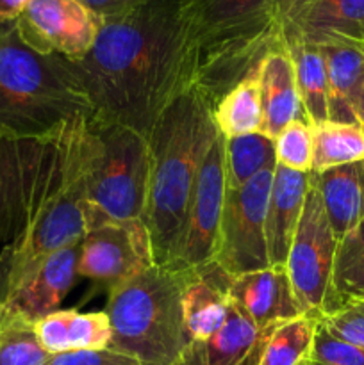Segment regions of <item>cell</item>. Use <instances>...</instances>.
I'll return each mask as SVG.
<instances>
[{
	"instance_id": "obj_15",
	"label": "cell",
	"mask_w": 364,
	"mask_h": 365,
	"mask_svg": "<svg viewBox=\"0 0 364 365\" xmlns=\"http://www.w3.org/2000/svg\"><path fill=\"white\" fill-rule=\"evenodd\" d=\"M282 31L316 46H364V0H310Z\"/></svg>"
},
{
	"instance_id": "obj_23",
	"label": "cell",
	"mask_w": 364,
	"mask_h": 365,
	"mask_svg": "<svg viewBox=\"0 0 364 365\" xmlns=\"http://www.w3.org/2000/svg\"><path fill=\"white\" fill-rule=\"evenodd\" d=\"M284 41L295 66L296 86L307 120L310 125L328 121L327 66L321 48L291 34H284Z\"/></svg>"
},
{
	"instance_id": "obj_6",
	"label": "cell",
	"mask_w": 364,
	"mask_h": 365,
	"mask_svg": "<svg viewBox=\"0 0 364 365\" xmlns=\"http://www.w3.org/2000/svg\"><path fill=\"white\" fill-rule=\"evenodd\" d=\"M188 273L152 266L109 289L103 312L111 323L109 349L141 365H175L191 342L182 312Z\"/></svg>"
},
{
	"instance_id": "obj_33",
	"label": "cell",
	"mask_w": 364,
	"mask_h": 365,
	"mask_svg": "<svg viewBox=\"0 0 364 365\" xmlns=\"http://www.w3.org/2000/svg\"><path fill=\"white\" fill-rule=\"evenodd\" d=\"M45 365H141L138 360L113 351V349H93V351H71L52 355Z\"/></svg>"
},
{
	"instance_id": "obj_14",
	"label": "cell",
	"mask_w": 364,
	"mask_h": 365,
	"mask_svg": "<svg viewBox=\"0 0 364 365\" xmlns=\"http://www.w3.org/2000/svg\"><path fill=\"white\" fill-rule=\"evenodd\" d=\"M79 250L81 242L46 257L41 266L7 299L6 305L0 307V314L20 317L34 324L59 310L77 277Z\"/></svg>"
},
{
	"instance_id": "obj_27",
	"label": "cell",
	"mask_w": 364,
	"mask_h": 365,
	"mask_svg": "<svg viewBox=\"0 0 364 365\" xmlns=\"http://www.w3.org/2000/svg\"><path fill=\"white\" fill-rule=\"evenodd\" d=\"M353 299L364 302V220L338 241L332 269L330 307L325 312Z\"/></svg>"
},
{
	"instance_id": "obj_31",
	"label": "cell",
	"mask_w": 364,
	"mask_h": 365,
	"mask_svg": "<svg viewBox=\"0 0 364 365\" xmlns=\"http://www.w3.org/2000/svg\"><path fill=\"white\" fill-rule=\"evenodd\" d=\"M321 324L330 331L334 337L364 349V302L341 303L335 309L328 310L323 316L318 317Z\"/></svg>"
},
{
	"instance_id": "obj_16",
	"label": "cell",
	"mask_w": 364,
	"mask_h": 365,
	"mask_svg": "<svg viewBox=\"0 0 364 365\" xmlns=\"http://www.w3.org/2000/svg\"><path fill=\"white\" fill-rule=\"evenodd\" d=\"M310 173L288 170L277 164L266 210V246L270 266L284 267L300 223L309 189Z\"/></svg>"
},
{
	"instance_id": "obj_7",
	"label": "cell",
	"mask_w": 364,
	"mask_h": 365,
	"mask_svg": "<svg viewBox=\"0 0 364 365\" xmlns=\"http://www.w3.org/2000/svg\"><path fill=\"white\" fill-rule=\"evenodd\" d=\"M91 153L86 173L88 230L145 216L148 200V138L111 121L91 118Z\"/></svg>"
},
{
	"instance_id": "obj_25",
	"label": "cell",
	"mask_w": 364,
	"mask_h": 365,
	"mask_svg": "<svg viewBox=\"0 0 364 365\" xmlns=\"http://www.w3.org/2000/svg\"><path fill=\"white\" fill-rule=\"evenodd\" d=\"M277 168L275 141L263 132L225 139V177L227 189H239L253 177Z\"/></svg>"
},
{
	"instance_id": "obj_17",
	"label": "cell",
	"mask_w": 364,
	"mask_h": 365,
	"mask_svg": "<svg viewBox=\"0 0 364 365\" xmlns=\"http://www.w3.org/2000/svg\"><path fill=\"white\" fill-rule=\"evenodd\" d=\"M263 103V134L275 138L293 121H307L296 86L295 66L284 45L271 50L257 71Z\"/></svg>"
},
{
	"instance_id": "obj_28",
	"label": "cell",
	"mask_w": 364,
	"mask_h": 365,
	"mask_svg": "<svg viewBox=\"0 0 364 365\" xmlns=\"http://www.w3.org/2000/svg\"><path fill=\"white\" fill-rule=\"evenodd\" d=\"M318 317L300 316L268 330L257 365H305L313 349Z\"/></svg>"
},
{
	"instance_id": "obj_34",
	"label": "cell",
	"mask_w": 364,
	"mask_h": 365,
	"mask_svg": "<svg viewBox=\"0 0 364 365\" xmlns=\"http://www.w3.org/2000/svg\"><path fill=\"white\" fill-rule=\"evenodd\" d=\"M79 2L84 4L96 16H100L102 20H107V18H114L127 13V11L139 6L145 0H79Z\"/></svg>"
},
{
	"instance_id": "obj_18",
	"label": "cell",
	"mask_w": 364,
	"mask_h": 365,
	"mask_svg": "<svg viewBox=\"0 0 364 365\" xmlns=\"http://www.w3.org/2000/svg\"><path fill=\"white\" fill-rule=\"evenodd\" d=\"M266 335L231 302L223 327L209 339L189 342L175 365H248L259 359Z\"/></svg>"
},
{
	"instance_id": "obj_8",
	"label": "cell",
	"mask_w": 364,
	"mask_h": 365,
	"mask_svg": "<svg viewBox=\"0 0 364 365\" xmlns=\"http://www.w3.org/2000/svg\"><path fill=\"white\" fill-rule=\"evenodd\" d=\"M335 250L338 237L325 212L320 192L309 177L302 217L284 266L293 292L307 316L320 317L330 307Z\"/></svg>"
},
{
	"instance_id": "obj_19",
	"label": "cell",
	"mask_w": 364,
	"mask_h": 365,
	"mask_svg": "<svg viewBox=\"0 0 364 365\" xmlns=\"http://www.w3.org/2000/svg\"><path fill=\"white\" fill-rule=\"evenodd\" d=\"M228 277L216 266L189 271L182 292V312L191 341H203L225 324L231 309Z\"/></svg>"
},
{
	"instance_id": "obj_4",
	"label": "cell",
	"mask_w": 364,
	"mask_h": 365,
	"mask_svg": "<svg viewBox=\"0 0 364 365\" xmlns=\"http://www.w3.org/2000/svg\"><path fill=\"white\" fill-rule=\"evenodd\" d=\"M93 118L68 59L29 48L14 21L0 25V138L36 139Z\"/></svg>"
},
{
	"instance_id": "obj_3",
	"label": "cell",
	"mask_w": 364,
	"mask_h": 365,
	"mask_svg": "<svg viewBox=\"0 0 364 365\" xmlns=\"http://www.w3.org/2000/svg\"><path fill=\"white\" fill-rule=\"evenodd\" d=\"M218 134L213 107L196 89L178 96L150 132L148 200L143 221L152 237L156 266H173L196 177Z\"/></svg>"
},
{
	"instance_id": "obj_5",
	"label": "cell",
	"mask_w": 364,
	"mask_h": 365,
	"mask_svg": "<svg viewBox=\"0 0 364 365\" xmlns=\"http://www.w3.org/2000/svg\"><path fill=\"white\" fill-rule=\"evenodd\" d=\"M202 32L195 88L211 107L259 71L264 57L284 45L270 0H191Z\"/></svg>"
},
{
	"instance_id": "obj_9",
	"label": "cell",
	"mask_w": 364,
	"mask_h": 365,
	"mask_svg": "<svg viewBox=\"0 0 364 365\" xmlns=\"http://www.w3.org/2000/svg\"><path fill=\"white\" fill-rule=\"evenodd\" d=\"M273 171H263L239 189H227L213 262L227 277H239L270 267L266 210Z\"/></svg>"
},
{
	"instance_id": "obj_24",
	"label": "cell",
	"mask_w": 364,
	"mask_h": 365,
	"mask_svg": "<svg viewBox=\"0 0 364 365\" xmlns=\"http://www.w3.org/2000/svg\"><path fill=\"white\" fill-rule=\"evenodd\" d=\"M213 116L225 139L263 132V103L257 73L232 88L216 103Z\"/></svg>"
},
{
	"instance_id": "obj_1",
	"label": "cell",
	"mask_w": 364,
	"mask_h": 365,
	"mask_svg": "<svg viewBox=\"0 0 364 365\" xmlns=\"http://www.w3.org/2000/svg\"><path fill=\"white\" fill-rule=\"evenodd\" d=\"M202 32L191 0H145L102 20L96 41L71 63L93 118L148 138L164 110L195 88Z\"/></svg>"
},
{
	"instance_id": "obj_35",
	"label": "cell",
	"mask_w": 364,
	"mask_h": 365,
	"mask_svg": "<svg viewBox=\"0 0 364 365\" xmlns=\"http://www.w3.org/2000/svg\"><path fill=\"white\" fill-rule=\"evenodd\" d=\"M310 0H270L275 20L280 25L291 21Z\"/></svg>"
},
{
	"instance_id": "obj_37",
	"label": "cell",
	"mask_w": 364,
	"mask_h": 365,
	"mask_svg": "<svg viewBox=\"0 0 364 365\" xmlns=\"http://www.w3.org/2000/svg\"><path fill=\"white\" fill-rule=\"evenodd\" d=\"M355 116H357V121L364 127V84L355 98Z\"/></svg>"
},
{
	"instance_id": "obj_29",
	"label": "cell",
	"mask_w": 364,
	"mask_h": 365,
	"mask_svg": "<svg viewBox=\"0 0 364 365\" xmlns=\"http://www.w3.org/2000/svg\"><path fill=\"white\" fill-rule=\"evenodd\" d=\"M50 356L36 337L34 324L0 314V365H45Z\"/></svg>"
},
{
	"instance_id": "obj_13",
	"label": "cell",
	"mask_w": 364,
	"mask_h": 365,
	"mask_svg": "<svg viewBox=\"0 0 364 365\" xmlns=\"http://www.w3.org/2000/svg\"><path fill=\"white\" fill-rule=\"evenodd\" d=\"M227 291L231 302L263 331L284 321L307 316L293 292L285 267L270 266L253 273L228 277Z\"/></svg>"
},
{
	"instance_id": "obj_20",
	"label": "cell",
	"mask_w": 364,
	"mask_h": 365,
	"mask_svg": "<svg viewBox=\"0 0 364 365\" xmlns=\"http://www.w3.org/2000/svg\"><path fill=\"white\" fill-rule=\"evenodd\" d=\"M34 331L49 355L107 349L113 339L106 312L82 314L59 309L34 323Z\"/></svg>"
},
{
	"instance_id": "obj_10",
	"label": "cell",
	"mask_w": 364,
	"mask_h": 365,
	"mask_svg": "<svg viewBox=\"0 0 364 365\" xmlns=\"http://www.w3.org/2000/svg\"><path fill=\"white\" fill-rule=\"evenodd\" d=\"M227 196L225 177V138L216 135L207 150L182 227L177 257L171 269L198 271L214 262L221 214Z\"/></svg>"
},
{
	"instance_id": "obj_2",
	"label": "cell",
	"mask_w": 364,
	"mask_h": 365,
	"mask_svg": "<svg viewBox=\"0 0 364 365\" xmlns=\"http://www.w3.org/2000/svg\"><path fill=\"white\" fill-rule=\"evenodd\" d=\"M89 121L46 138H0V307L46 257L88 232Z\"/></svg>"
},
{
	"instance_id": "obj_11",
	"label": "cell",
	"mask_w": 364,
	"mask_h": 365,
	"mask_svg": "<svg viewBox=\"0 0 364 365\" xmlns=\"http://www.w3.org/2000/svg\"><path fill=\"white\" fill-rule=\"evenodd\" d=\"M156 266L152 237L145 221H114L86 232L77 259L79 277L113 289Z\"/></svg>"
},
{
	"instance_id": "obj_30",
	"label": "cell",
	"mask_w": 364,
	"mask_h": 365,
	"mask_svg": "<svg viewBox=\"0 0 364 365\" xmlns=\"http://www.w3.org/2000/svg\"><path fill=\"white\" fill-rule=\"evenodd\" d=\"M273 141L277 164L300 173L313 171V125L307 121H293L275 135Z\"/></svg>"
},
{
	"instance_id": "obj_26",
	"label": "cell",
	"mask_w": 364,
	"mask_h": 365,
	"mask_svg": "<svg viewBox=\"0 0 364 365\" xmlns=\"http://www.w3.org/2000/svg\"><path fill=\"white\" fill-rule=\"evenodd\" d=\"M313 135L314 173L364 160L363 125L323 121V123L313 125Z\"/></svg>"
},
{
	"instance_id": "obj_22",
	"label": "cell",
	"mask_w": 364,
	"mask_h": 365,
	"mask_svg": "<svg viewBox=\"0 0 364 365\" xmlns=\"http://www.w3.org/2000/svg\"><path fill=\"white\" fill-rule=\"evenodd\" d=\"M320 48L327 66L328 121L359 123L355 98L364 84V46L339 43Z\"/></svg>"
},
{
	"instance_id": "obj_21",
	"label": "cell",
	"mask_w": 364,
	"mask_h": 365,
	"mask_svg": "<svg viewBox=\"0 0 364 365\" xmlns=\"http://www.w3.org/2000/svg\"><path fill=\"white\" fill-rule=\"evenodd\" d=\"M314 185L323 202L330 227L339 239L364 220V160L314 173Z\"/></svg>"
},
{
	"instance_id": "obj_36",
	"label": "cell",
	"mask_w": 364,
	"mask_h": 365,
	"mask_svg": "<svg viewBox=\"0 0 364 365\" xmlns=\"http://www.w3.org/2000/svg\"><path fill=\"white\" fill-rule=\"evenodd\" d=\"M29 2L31 0H0V25L16 20Z\"/></svg>"
},
{
	"instance_id": "obj_12",
	"label": "cell",
	"mask_w": 364,
	"mask_h": 365,
	"mask_svg": "<svg viewBox=\"0 0 364 365\" xmlns=\"http://www.w3.org/2000/svg\"><path fill=\"white\" fill-rule=\"evenodd\" d=\"M14 27L29 48L77 63L95 45L102 18L79 0H31Z\"/></svg>"
},
{
	"instance_id": "obj_32",
	"label": "cell",
	"mask_w": 364,
	"mask_h": 365,
	"mask_svg": "<svg viewBox=\"0 0 364 365\" xmlns=\"http://www.w3.org/2000/svg\"><path fill=\"white\" fill-rule=\"evenodd\" d=\"M305 365H364V349L334 337L318 321L313 349Z\"/></svg>"
}]
</instances>
